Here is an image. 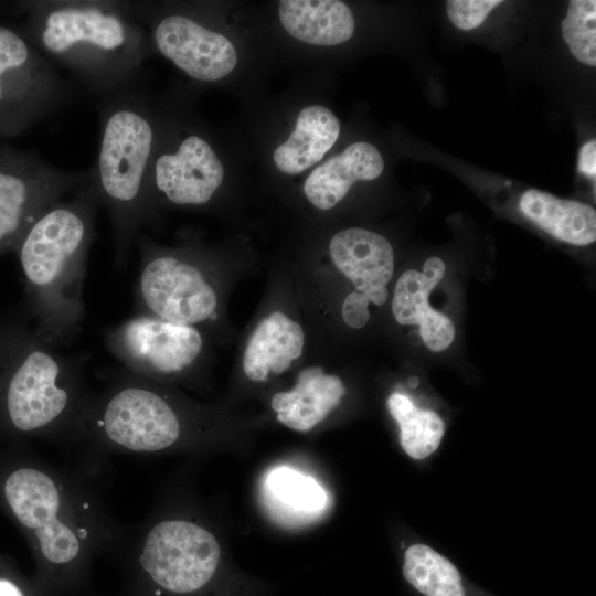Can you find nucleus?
Instances as JSON below:
<instances>
[{
    "label": "nucleus",
    "instance_id": "f257e3e1",
    "mask_svg": "<svg viewBox=\"0 0 596 596\" xmlns=\"http://www.w3.org/2000/svg\"><path fill=\"white\" fill-rule=\"evenodd\" d=\"M20 26L60 71L99 98L139 84L150 40L124 1H30Z\"/></svg>",
    "mask_w": 596,
    "mask_h": 596
},
{
    "label": "nucleus",
    "instance_id": "f03ea898",
    "mask_svg": "<svg viewBox=\"0 0 596 596\" xmlns=\"http://www.w3.org/2000/svg\"><path fill=\"white\" fill-rule=\"evenodd\" d=\"M3 497L49 568L76 567L117 547L121 529L106 509L89 467L21 466L7 476Z\"/></svg>",
    "mask_w": 596,
    "mask_h": 596
},
{
    "label": "nucleus",
    "instance_id": "7ed1b4c3",
    "mask_svg": "<svg viewBox=\"0 0 596 596\" xmlns=\"http://www.w3.org/2000/svg\"><path fill=\"white\" fill-rule=\"evenodd\" d=\"M99 202L89 181L44 210L15 244L36 331L55 347L78 332Z\"/></svg>",
    "mask_w": 596,
    "mask_h": 596
},
{
    "label": "nucleus",
    "instance_id": "20e7f679",
    "mask_svg": "<svg viewBox=\"0 0 596 596\" xmlns=\"http://www.w3.org/2000/svg\"><path fill=\"white\" fill-rule=\"evenodd\" d=\"M97 113L99 141L89 183L110 219L115 265L120 268L150 219L156 115L139 84L99 98Z\"/></svg>",
    "mask_w": 596,
    "mask_h": 596
},
{
    "label": "nucleus",
    "instance_id": "39448f33",
    "mask_svg": "<svg viewBox=\"0 0 596 596\" xmlns=\"http://www.w3.org/2000/svg\"><path fill=\"white\" fill-rule=\"evenodd\" d=\"M0 353L3 408L11 427L62 445L82 444L93 394L77 361L40 333L10 339Z\"/></svg>",
    "mask_w": 596,
    "mask_h": 596
},
{
    "label": "nucleus",
    "instance_id": "423d86ee",
    "mask_svg": "<svg viewBox=\"0 0 596 596\" xmlns=\"http://www.w3.org/2000/svg\"><path fill=\"white\" fill-rule=\"evenodd\" d=\"M117 546L128 550L136 566L159 589L178 596L209 586L221 557L216 538L200 524L183 519L124 529Z\"/></svg>",
    "mask_w": 596,
    "mask_h": 596
},
{
    "label": "nucleus",
    "instance_id": "0eeeda50",
    "mask_svg": "<svg viewBox=\"0 0 596 596\" xmlns=\"http://www.w3.org/2000/svg\"><path fill=\"white\" fill-rule=\"evenodd\" d=\"M141 255L136 285L141 312L200 329L217 318L220 292L213 269L202 258L159 247L139 233Z\"/></svg>",
    "mask_w": 596,
    "mask_h": 596
},
{
    "label": "nucleus",
    "instance_id": "6e6552de",
    "mask_svg": "<svg viewBox=\"0 0 596 596\" xmlns=\"http://www.w3.org/2000/svg\"><path fill=\"white\" fill-rule=\"evenodd\" d=\"M76 87L20 28L0 22V135L15 137L73 102Z\"/></svg>",
    "mask_w": 596,
    "mask_h": 596
},
{
    "label": "nucleus",
    "instance_id": "1a4fd4ad",
    "mask_svg": "<svg viewBox=\"0 0 596 596\" xmlns=\"http://www.w3.org/2000/svg\"><path fill=\"white\" fill-rule=\"evenodd\" d=\"M89 180V168L66 170L33 151L0 146V252L15 246L44 210Z\"/></svg>",
    "mask_w": 596,
    "mask_h": 596
},
{
    "label": "nucleus",
    "instance_id": "9d476101",
    "mask_svg": "<svg viewBox=\"0 0 596 596\" xmlns=\"http://www.w3.org/2000/svg\"><path fill=\"white\" fill-rule=\"evenodd\" d=\"M105 343L127 372L151 382L192 371L205 348L201 329L141 311L109 329Z\"/></svg>",
    "mask_w": 596,
    "mask_h": 596
},
{
    "label": "nucleus",
    "instance_id": "9b49d317",
    "mask_svg": "<svg viewBox=\"0 0 596 596\" xmlns=\"http://www.w3.org/2000/svg\"><path fill=\"white\" fill-rule=\"evenodd\" d=\"M130 15L146 30L150 44L190 77L217 82L237 63L233 43L222 33L181 12H161L145 1H124Z\"/></svg>",
    "mask_w": 596,
    "mask_h": 596
},
{
    "label": "nucleus",
    "instance_id": "f8f14e48",
    "mask_svg": "<svg viewBox=\"0 0 596 596\" xmlns=\"http://www.w3.org/2000/svg\"><path fill=\"white\" fill-rule=\"evenodd\" d=\"M224 180V167L199 134L169 143L157 136L149 180L150 217L159 202L177 206L209 204Z\"/></svg>",
    "mask_w": 596,
    "mask_h": 596
},
{
    "label": "nucleus",
    "instance_id": "ddd939ff",
    "mask_svg": "<svg viewBox=\"0 0 596 596\" xmlns=\"http://www.w3.org/2000/svg\"><path fill=\"white\" fill-rule=\"evenodd\" d=\"M329 255L354 287L342 304L369 309L370 305L382 306L387 300L394 252L384 236L360 227L342 230L331 237Z\"/></svg>",
    "mask_w": 596,
    "mask_h": 596
},
{
    "label": "nucleus",
    "instance_id": "4468645a",
    "mask_svg": "<svg viewBox=\"0 0 596 596\" xmlns=\"http://www.w3.org/2000/svg\"><path fill=\"white\" fill-rule=\"evenodd\" d=\"M424 272L408 269L396 281L392 312L401 324H418L424 344L433 352L446 350L455 338L453 321L430 307L428 297L445 275V264L438 257L428 258Z\"/></svg>",
    "mask_w": 596,
    "mask_h": 596
},
{
    "label": "nucleus",
    "instance_id": "2eb2a0df",
    "mask_svg": "<svg viewBox=\"0 0 596 596\" xmlns=\"http://www.w3.org/2000/svg\"><path fill=\"white\" fill-rule=\"evenodd\" d=\"M306 336L300 323L281 311L264 317L249 336L242 368L251 381L265 382L281 374L297 361L305 348Z\"/></svg>",
    "mask_w": 596,
    "mask_h": 596
},
{
    "label": "nucleus",
    "instance_id": "dca6fc26",
    "mask_svg": "<svg viewBox=\"0 0 596 596\" xmlns=\"http://www.w3.org/2000/svg\"><path fill=\"white\" fill-rule=\"evenodd\" d=\"M383 169V158L373 145L355 142L317 167L306 179L304 192L313 206L329 210L347 195L354 182L374 180Z\"/></svg>",
    "mask_w": 596,
    "mask_h": 596
},
{
    "label": "nucleus",
    "instance_id": "f3484780",
    "mask_svg": "<svg viewBox=\"0 0 596 596\" xmlns=\"http://www.w3.org/2000/svg\"><path fill=\"white\" fill-rule=\"evenodd\" d=\"M344 394V384L338 376L311 366L300 372L290 391L273 396L272 408L285 426L307 432L322 422Z\"/></svg>",
    "mask_w": 596,
    "mask_h": 596
},
{
    "label": "nucleus",
    "instance_id": "a211bd4d",
    "mask_svg": "<svg viewBox=\"0 0 596 596\" xmlns=\"http://www.w3.org/2000/svg\"><path fill=\"white\" fill-rule=\"evenodd\" d=\"M278 12L285 30L295 39L309 44H341L354 32V18L342 1L283 0Z\"/></svg>",
    "mask_w": 596,
    "mask_h": 596
},
{
    "label": "nucleus",
    "instance_id": "6ab92c4d",
    "mask_svg": "<svg viewBox=\"0 0 596 596\" xmlns=\"http://www.w3.org/2000/svg\"><path fill=\"white\" fill-rule=\"evenodd\" d=\"M340 123L334 114L321 105L305 107L298 115L294 131L273 155L276 167L296 174L319 162L334 145Z\"/></svg>",
    "mask_w": 596,
    "mask_h": 596
},
{
    "label": "nucleus",
    "instance_id": "aec40b11",
    "mask_svg": "<svg viewBox=\"0 0 596 596\" xmlns=\"http://www.w3.org/2000/svg\"><path fill=\"white\" fill-rule=\"evenodd\" d=\"M521 212L560 241L588 245L596 240V211L590 205L531 189L519 202Z\"/></svg>",
    "mask_w": 596,
    "mask_h": 596
},
{
    "label": "nucleus",
    "instance_id": "412c9836",
    "mask_svg": "<svg viewBox=\"0 0 596 596\" xmlns=\"http://www.w3.org/2000/svg\"><path fill=\"white\" fill-rule=\"evenodd\" d=\"M403 575L425 596H466L457 567L425 544H414L406 550Z\"/></svg>",
    "mask_w": 596,
    "mask_h": 596
},
{
    "label": "nucleus",
    "instance_id": "4be33fe9",
    "mask_svg": "<svg viewBox=\"0 0 596 596\" xmlns=\"http://www.w3.org/2000/svg\"><path fill=\"white\" fill-rule=\"evenodd\" d=\"M387 408L400 425V443L408 456L423 459L437 449L444 435V422L435 412L416 407L401 393L387 398Z\"/></svg>",
    "mask_w": 596,
    "mask_h": 596
},
{
    "label": "nucleus",
    "instance_id": "5701e85b",
    "mask_svg": "<svg viewBox=\"0 0 596 596\" xmlns=\"http://www.w3.org/2000/svg\"><path fill=\"white\" fill-rule=\"evenodd\" d=\"M265 486L274 500L295 512L312 514L327 504V493L316 479L287 466L270 470Z\"/></svg>",
    "mask_w": 596,
    "mask_h": 596
},
{
    "label": "nucleus",
    "instance_id": "b1692460",
    "mask_svg": "<svg viewBox=\"0 0 596 596\" xmlns=\"http://www.w3.org/2000/svg\"><path fill=\"white\" fill-rule=\"evenodd\" d=\"M563 38L579 62L596 65V1L572 0L562 22Z\"/></svg>",
    "mask_w": 596,
    "mask_h": 596
},
{
    "label": "nucleus",
    "instance_id": "393cba45",
    "mask_svg": "<svg viewBox=\"0 0 596 596\" xmlns=\"http://www.w3.org/2000/svg\"><path fill=\"white\" fill-rule=\"evenodd\" d=\"M501 0H449L447 14L451 23L462 31L479 26Z\"/></svg>",
    "mask_w": 596,
    "mask_h": 596
},
{
    "label": "nucleus",
    "instance_id": "a878e982",
    "mask_svg": "<svg viewBox=\"0 0 596 596\" xmlns=\"http://www.w3.org/2000/svg\"><path fill=\"white\" fill-rule=\"evenodd\" d=\"M578 170L587 177L596 174V141L595 139L585 143L579 150Z\"/></svg>",
    "mask_w": 596,
    "mask_h": 596
},
{
    "label": "nucleus",
    "instance_id": "bb28decb",
    "mask_svg": "<svg viewBox=\"0 0 596 596\" xmlns=\"http://www.w3.org/2000/svg\"><path fill=\"white\" fill-rule=\"evenodd\" d=\"M0 596H24L19 587L8 581L0 578Z\"/></svg>",
    "mask_w": 596,
    "mask_h": 596
}]
</instances>
